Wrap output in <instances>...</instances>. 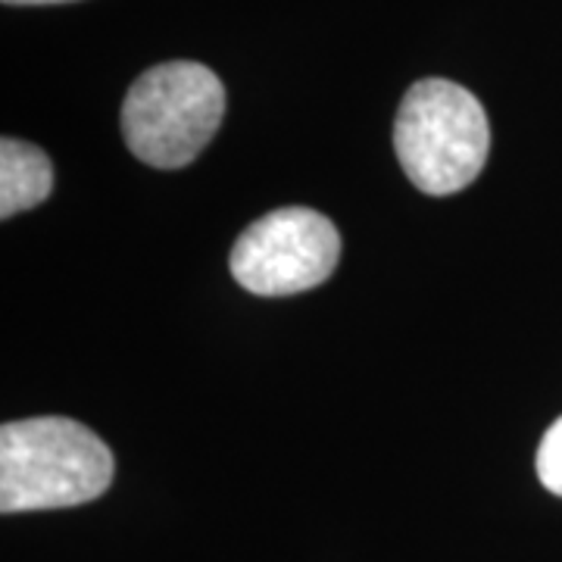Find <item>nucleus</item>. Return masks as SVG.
I'll return each instance as SVG.
<instances>
[{"mask_svg": "<svg viewBox=\"0 0 562 562\" xmlns=\"http://www.w3.org/2000/svg\"><path fill=\"white\" fill-rule=\"evenodd\" d=\"M394 150L422 194L447 198L469 188L491 154L482 101L450 79L416 81L394 120Z\"/></svg>", "mask_w": 562, "mask_h": 562, "instance_id": "2", "label": "nucleus"}, {"mask_svg": "<svg viewBox=\"0 0 562 562\" xmlns=\"http://www.w3.org/2000/svg\"><path fill=\"white\" fill-rule=\"evenodd\" d=\"M341 235L335 222L310 206H281L244 228L232 247V276L257 297H291L335 272Z\"/></svg>", "mask_w": 562, "mask_h": 562, "instance_id": "4", "label": "nucleus"}, {"mask_svg": "<svg viewBox=\"0 0 562 562\" xmlns=\"http://www.w3.org/2000/svg\"><path fill=\"white\" fill-rule=\"evenodd\" d=\"M54 191L50 157L20 138L0 140V220H13Z\"/></svg>", "mask_w": 562, "mask_h": 562, "instance_id": "5", "label": "nucleus"}, {"mask_svg": "<svg viewBox=\"0 0 562 562\" xmlns=\"http://www.w3.org/2000/svg\"><path fill=\"white\" fill-rule=\"evenodd\" d=\"M113 475V450L81 422L35 416L0 428V509L7 516L98 501Z\"/></svg>", "mask_w": 562, "mask_h": 562, "instance_id": "1", "label": "nucleus"}, {"mask_svg": "<svg viewBox=\"0 0 562 562\" xmlns=\"http://www.w3.org/2000/svg\"><path fill=\"white\" fill-rule=\"evenodd\" d=\"M535 469H538V479H541L543 487L562 497V416L547 428V435L541 438Z\"/></svg>", "mask_w": 562, "mask_h": 562, "instance_id": "6", "label": "nucleus"}, {"mask_svg": "<svg viewBox=\"0 0 562 562\" xmlns=\"http://www.w3.org/2000/svg\"><path fill=\"white\" fill-rule=\"evenodd\" d=\"M225 116L220 76L194 60L150 66L122 101V138L140 162L181 169L201 157Z\"/></svg>", "mask_w": 562, "mask_h": 562, "instance_id": "3", "label": "nucleus"}, {"mask_svg": "<svg viewBox=\"0 0 562 562\" xmlns=\"http://www.w3.org/2000/svg\"><path fill=\"white\" fill-rule=\"evenodd\" d=\"M7 7H47V3H72V0H3Z\"/></svg>", "mask_w": 562, "mask_h": 562, "instance_id": "7", "label": "nucleus"}]
</instances>
